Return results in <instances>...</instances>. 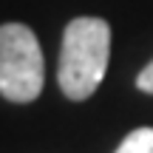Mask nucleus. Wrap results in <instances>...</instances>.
Returning a JSON list of instances; mask_svg holds the SVG:
<instances>
[{
  "mask_svg": "<svg viewBox=\"0 0 153 153\" xmlns=\"http://www.w3.org/2000/svg\"><path fill=\"white\" fill-rule=\"evenodd\" d=\"M111 57V26L102 17H76L65 26L60 51V88L68 99L82 102L105 79Z\"/></svg>",
  "mask_w": 153,
  "mask_h": 153,
  "instance_id": "f257e3e1",
  "label": "nucleus"
},
{
  "mask_svg": "<svg viewBox=\"0 0 153 153\" xmlns=\"http://www.w3.org/2000/svg\"><path fill=\"white\" fill-rule=\"evenodd\" d=\"M45 82V62L34 31L23 23L0 26V94L9 102H31Z\"/></svg>",
  "mask_w": 153,
  "mask_h": 153,
  "instance_id": "f03ea898",
  "label": "nucleus"
},
{
  "mask_svg": "<svg viewBox=\"0 0 153 153\" xmlns=\"http://www.w3.org/2000/svg\"><path fill=\"white\" fill-rule=\"evenodd\" d=\"M116 153H153V128H136L128 133Z\"/></svg>",
  "mask_w": 153,
  "mask_h": 153,
  "instance_id": "7ed1b4c3",
  "label": "nucleus"
},
{
  "mask_svg": "<svg viewBox=\"0 0 153 153\" xmlns=\"http://www.w3.org/2000/svg\"><path fill=\"white\" fill-rule=\"evenodd\" d=\"M136 85H139V91H145V94H153V60H150L148 65L142 68V74L136 76Z\"/></svg>",
  "mask_w": 153,
  "mask_h": 153,
  "instance_id": "20e7f679",
  "label": "nucleus"
}]
</instances>
